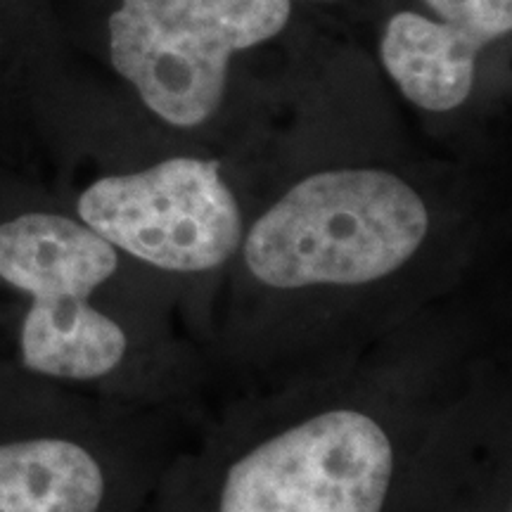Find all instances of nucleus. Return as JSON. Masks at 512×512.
<instances>
[{
  "label": "nucleus",
  "instance_id": "nucleus-1",
  "mask_svg": "<svg viewBox=\"0 0 512 512\" xmlns=\"http://www.w3.org/2000/svg\"><path fill=\"white\" fill-rule=\"evenodd\" d=\"M489 287L342 366L209 403L145 512H420L505 370Z\"/></svg>",
  "mask_w": 512,
  "mask_h": 512
},
{
  "label": "nucleus",
  "instance_id": "nucleus-2",
  "mask_svg": "<svg viewBox=\"0 0 512 512\" xmlns=\"http://www.w3.org/2000/svg\"><path fill=\"white\" fill-rule=\"evenodd\" d=\"M505 249L389 166H325L247 214L200 335L211 403L361 356L420 313L491 285Z\"/></svg>",
  "mask_w": 512,
  "mask_h": 512
},
{
  "label": "nucleus",
  "instance_id": "nucleus-3",
  "mask_svg": "<svg viewBox=\"0 0 512 512\" xmlns=\"http://www.w3.org/2000/svg\"><path fill=\"white\" fill-rule=\"evenodd\" d=\"M150 273L76 216L24 211L0 223V280L29 299L17 335L24 370L110 387L121 403L202 415L209 375L181 313L100 302Z\"/></svg>",
  "mask_w": 512,
  "mask_h": 512
},
{
  "label": "nucleus",
  "instance_id": "nucleus-4",
  "mask_svg": "<svg viewBox=\"0 0 512 512\" xmlns=\"http://www.w3.org/2000/svg\"><path fill=\"white\" fill-rule=\"evenodd\" d=\"M247 214L221 159L200 155L105 174L76 200V219L131 261L183 287L197 347L211 290L238 254Z\"/></svg>",
  "mask_w": 512,
  "mask_h": 512
},
{
  "label": "nucleus",
  "instance_id": "nucleus-5",
  "mask_svg": "<svg viewBox=\"0 0 512 512\" xmlns=\"http://www.w3.org/2000/svg\"><path fill=\"white\" fill-rule=\"evenodd\" d=\"M292 0H121L110 62L162 124L195 131L221 110L230 60L285 29Z\"/></svg>",
  "mask_w": 512,
  "mask_h": 512
},
{
  "label": "nucleus",
  "instance_id": "nucleus-6",
  "mask_svg": "<svg viewBox=\"0 0 512 512\" xmlns=\"http://www.w3.org/2000/svg\"><path fill=\"white\" fill-rule=\"evenodd\" d=\"M200 415L152 411L117 437L0 441V512H145Z\"/></svg>",
  "mask_w": 512,
  "mask_h": 512
},
{
  "label": "nucleus",
  "instance_id": "nucleus-7",
  "mask_svg": "<svg viewBox=\"0 0 512 512\" xmlns=\"http://www.w3.org/2000/svg\"><path fill=\"white\" fill-rule=\"evenodd\" d=\"M432 15L399 12L387 22L380 57L403 98L427 114L470 100L477 57L512 29V0H422Z\"/></svg>",
  "mask_w": 512,
  "mask_h": 512
}]
</instances>
